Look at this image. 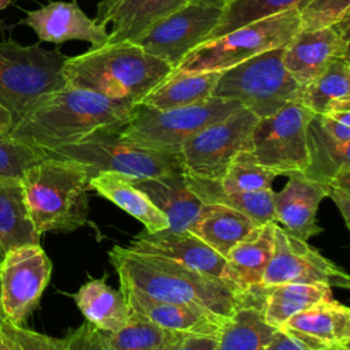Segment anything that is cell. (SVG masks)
I'll use <instances>...</instances> for the list:
<instances>
[{
    "label": "cell",
    "instance_id": "1",
    "mask_svg": "<svg viewBox=\"0 0 350 350\" xmlns=\"http://www.w3.org/2000/svg\"><path fill=\"white\" fill-rule=\"evenodd\" d=\"M108 257L119 283L152 298L187 305L221 320H228L239 305L256 294V288L245 294L175 261L135 253L126 246H113Z\"/></svg>",
    "mask_w": 350,
    "mask_h": 350
},
{
    "label": "cell",
    "instance_id": "2",
    "mask_svg": "<svg viewBox=\"0 0 350 350\" xmlns=\"http://www.w3.org/2000/svg\"><path fill=\"white\" fill-rule=\"evenodd\" d=\"M133 107L66 85L40 98L11 134L42 153L74 144L104 127H123Z\"/></svg>",
    "mask_w": 350,
    "mask_h": 350
},
{
    "label": "cell",
    "instance_id": "3",
    "mask_svg": "<svg viewBox=\"0 0 350 350\" xmlns=\"http://www.w3.org/2000/svg\"><path fill=\"white\" fill-rule=\"evenodd\" d=\"M174 72L161 59L131 41L104 44L67 57L63 75L72 88L90 90L131 107Z\"/></svg>",
    "mask_w": 350,
    "mask_h": 350
},
{
    "label": "cell",
    "instance_id": "4",
    "mask_svg": "<svg viewBox=\"0 0 350 350\" xmlns=\"http://www.w3.org/2000/svg\"><path fill=\"white\" fill-rule=\"evenodd\" d=\"M34 228L71 232L88 223L89 175L72 160L44 156L26 170L21 179Z\"/></svg>",
    "mask_w": 350,
    "mask_h": 350
},
{
    "label": "cell",
    "instance_id": "5",
    "mask_svg": "<svg viewBox=\"0 0 350 350\" xmlns=\"http://www.w3.org/2000/svg\"><path fill=\"white\" fill-rule=\"evenodd\" d=\"M66 60L59 48L0 41V104L10 111L14 126L40 98L67 85L63 75Z\"/></svg>",
    "mask_w": 350,
    "mask_h": 350
},
{
    "label": "cell",
    "instance_id": "6",
    "mask_svg": "<svg viewBox=\"0 0 350 350\" xmlns=\"http://www.w3.org/2000/svg\"><path fill=\"white\" fill-rule=\"evenodd\" d=\"M283 48L258 53L223 70L212 96L235 100L258 119L273 115L290 103H299L304 86L286 70Z\"/></svg>",
    "mask_w": 350,
    "mask_h": 350
},
{
    "label": "cell",
    "instance_id": "7",
    "mask_svg": "<svg viewBox=\"0 0 350 350\" xmlns=\"http://www.w3.org/2000/svg\"><path fill=\"white\" fill-rule=\"evenodd\" d=\"M122 127L98 129L82 139L45 152L44 156L68 159L82 164L89 179L101 171H115L133 179H148L182 171L179 153L139 148L126 139Z\"/></svg>",
    "mask_w": 350,
    "mask_h": 350
},
{
    "label": "cell",
    "instance_id": "8",
    "mask_svg": "<svg viewBox=\"0 0 350 350\" xmlns=\"http://www.w3.org/2000/svg\"><path fill=\"white\" fill-rule=\"evenodd\" d=\"M241 108L243 107L235 100L213 96L191 105L170 109H156L137 104L120 133L139 148L179 153L182 145L190 137Z\"/></svg>",
    "mask_w": 350,
    "mask_h": 350
},
{
    "label": "cell",
    "instance_id": "9",
    "mask_svg": "<svg viewBox=\"0 0 350 350\" xmlns=\"http://www.w3.org/2000/svg\"><path fill=\"white\" fill-rule=\"evenodd\" d=\"M299 29L298 10H287L258 19L197 45L174 71L204 72L227 70L258 53L286 46Z\"/></svg>",
    "mask_w": 350,
    "mask_h": 350
},
{
    "label": "cell",
    "instance_id": "10",
    "mask_svg": "<svg viewBox=\"0 0 350 350\" xmlns=\"http://www.w3.org/2000/svg\"><path fill=\"white\" fill-rule=\"evenodd\" d=\"M312 112L290 103L273 115L260 118L252 131L250 152L276 175L304 174L309 165L308 122Z\"/></svg>",
    "mask_w": 350,
    "mask_h": 350
},
{
    "label": "cell",
    "instance_id": "11",
    "mask_svg": "<svg viewBox=\"0 0 350 350\" xmlns=\"http://www.w3.org/2000/svg\"><path fill=\"white\" fill-rule=\"evenodd\" d=\"M258 118L241 108L190 137L179 150L182 172L220 180L230 161L242 150H250L252 131Z\"/></svg>",
    "mask_w": 350,
    "mask_h": 350
},
{
    "label": "cell",
    "instance_id": "12",
    "mask_svg": "<svg viewBox=\"0 0 350 350\" xmlns=\"http://www.w3.org/2000/svg\"><path fill=\"white\" fill-rule=\"evenodd\" d=\"M51 272L52 262L40 243L4 252L0 261V302L7 323L21 325L36 309Z\"/></svg>",
    "mask_w": 350,
    "mask_h": 350
},
{
    "label": "cell",
    "instance_id": "13",
    "mask_svg": "<svg viewBox=\"0 0 350 350\" xmlns=\"http://www.w3.org/2000/svg\"><path fill=\"white\" fill-rule=\"evenodd\" d=\"M221 11L223 7L189 1L153 23L131 42L175 70L185 56L212 33L219 23Z\"/></svg>",
    "mask_w": 350,
    "mask_h": 350
},
{
    "label": "cell",
    "instance_id": "14",
    "mask_svg": "<svg viewBox=\"0 0 350 350\" xmlns=\"http://www.w3.org/2000/svg\"><path fill=\"white\" fill-rule=\"evenodd\" d=\"M273 254L265 268L260 287L284 283L350 287V278L339 265L278 223L273 226Z\"/></svg>",
    "mask_w": 350,
    "mask_h": 350
},
{
    "label": "cell",
    "instance_id": "15",
    "mask_svg": "<svg viewBox=\"0 0 350 350\" xmlns=\"http://www.w3.org/2000/svg\"><path fill=\"white\" fill-rule=\"evenodd\" d=\"M126 247L135 253L168 258L189 269L221 282L237 291L245 293L228 268L226 258L189 231L179 234L144 231L134 237Z\"/></svg>",
    "mask_w": 350,
    "mask_h": 350
},
{
    "label": "cell",
    "instance_id": "16",
    "mask_svg": "<svg viewBox=\"0 0 350 350\" xmlns=\"http://www.w3.org/2000/svg\"><path fill=\"white\" fill-rule=\"evenodd\" d=\"M38 36L40 41L63 44L70 40H79L98 48L108 41L105 26L89 18L75 1H51L34 11H29L21 21Z\"/></svg>",
    "mask_w": 350,
    "mask_h": 350
},
{
    "label": "cell",
    "instance_id": "17",
    "mask_svg": "<svg viewBox=\"0 0 350 350\" xmlns=\"http://www.w3.org/2000/svg\"><path fill=\"white\" fill-rule=\"evenodd\" d=\"M336 57H349V41L332 26L299 29L283 48L282 59L288 74L302 86L316 79Z\"/></svg>",
    "mask_w": 350,
    "mask_h": 350
},
{
    "label": "cell",
    "instance_id": "18",
    "mask_svg": "<svg viewBox=\"0 0 350 350\" xmlns=\"http://www.w3.org/2000/svg\"><path fill=\"white\" fill-rule=\"evenodd\" d=\"M119 287L131 312L174 334L219 336L227 321L187 305L152 298L124 283Z\"/></svg>",
    "mask_w": 350,
    "mask_h": 350
},
{
    "label": "cell",
    "instance_id": "19",
    "mask_svg": "<svg viewBox=\"0 0 350 350\" xmlns=\"http://www.w3.org/2000/svg\"><path fill=\"white\" fill-rule=\"evenodd\" d=\"M316 350H347L350 345V310L335 299L317 302L280 328Z\"/></svg>",
    "mask_w": 350,
    "mask_h": 350
},
{
    "label": "cell",
    "instance_id": "20",
    "mask_svg": "<svg viewBox=\"0 0 350 350\" xmlns=\"http://www.w3.org/2000/svg\"><path fill=\"white\" fill-rule=\"evenodd\" d=\"M190 0H101L94 21L107 27V44L133 41L153 23L175 12Z\"/></svg>",
    "mask_w": 350,
    "mask_h": 350
},
{
    "label": "cell",
    "instance_id": "21",
    "mask_svg": "<svg viewBox=\"0 0 350 350\" xmlns=\"http://www.w3.org/2000/svg\"><path fill=\"white\" fill-rule=\"evenodd\" d=\"M325 190L304 174L288 176L280 191H273V211L276 223L294 237L308 241L323 228L316 221L319 204L325 198Z\"/></svg>",
    "mask_w": 350,
    "mask_h": 350
},
{
    "label": "cell",
    "instance_id": "22",
    "mask_svg": "<svg viewBox=\"0 0 350 350\" xmlns=\"http://www.w3.org/2000/svg\"><path fill=\"white\" fill-rule=\"evenodd\" d=\"M150 201L167 216V232H186L197 220L202 202L187 187L183 172L175 171L157 178L133 179Z\"/></svg>",
    "mask_w": 350,
    "mask_h": 350
},
{
    "label": "cell",
    "instance_id": "23",
    "mask_svg": "<svg viewBox=\"0 0 350 350\" xmlns=\"http://www.w3.org/2000/svg\"><path fill=\"white\" fill-rule=\"evenodd\" d=\"M89 189L139 220L146 232L168 228L167 216L133 183V178L115 171H101L89 179Z\"/></svg>",
    "mask_w": 350,
    "mask_h": 350
},
{
    "label": "cell",
    "instance_id": "24",
    "mask_svg": "<svg viewBox=\"0 0 350 350\" xmlns=\"http://www.w3.org/2000/svg\"><path fill=\"white\" fill-rule=\"evenodd\" d=\"M268 221L256 226L245 238L235 243L224 257L228 268L245 293L260 287L265 268L273 254V226Z\"/></svg>",
    "mask_w": 350,
    "mask_h": 350
},
{
    "label": "cell",
    "instance_id": "25",
    "mask_svg": "<svg viewBox=\"0 0 350 350\" xmlns=\"http://www.w3.org/2000/svg\"><path fill=\"white\" fill-rule=\"evenodd\" d=\"M261 304L262 291L257 287L256 294L239 305L224 323L216 350H264L271 343L278 329L265 323Z\"/></svg>",
    "mask_w": 350,
    "mask_h": 350
},
{
    "label": "cell",
    "instance_id": "26",
    "mask_svg": "<svg viewBox=\"0 0 350 350\" xmlns=\"http://www.w3.org/2000/svg\"><path fill=\"white\" fill-rule=\"evenodd\" d=\"M256 226L258 224L242 212L217 204H202L189 232L226 257L230 249Z\"/></svg>",
    "mask_w": 350,
    "mask_h": 350
},
{
    "label": "cell",
    "instance_id": "27",
    "mask_svg": "<svg viewBox=\"0 0 350 350\" xmlns=\"http://www.w3.org/2000/svg\"><path fill=\"white\" fill-rule=\"evenodd\" d=\"M185 182L202 204H217L252 217L257 224L276 221L273 211V190L241 193L226 190L219 180L205 179L183 172Z\"/></svg>",
    "mask_w": 350,
    "mask_h": 350
},
{
    "label": "cell",
    "instance_id": "28",
    "mask_svg": "<svg viewBox=\"0 0 350 350\" xmlns=\"http://www.w3.org/2000/svg\"><path fill=\"white\" fill-rule=\"evenodd\" d=\"M262 317L267 324L279 329L290 317L321 301L334 299L327 284L284 283L261 287Z\"/></svg>",
    "mask_w": 350,
    "mask_h": 350
},
{
    "label": "cell",
    "instance_id": "29",
    "mask_svg": "<svg viewBox=\"0 0 350 350\" xmlns=\"http://www.w3.org/2000/svg\"><path fill=\"white\" fill-rule=\"evenodd\" d=\"M85 319L104 332H115L129 319L130 309L120 291L107 284L105 278L90 279L74 295Z\"/></svg>",
    "mask_w": 350,
    "mask_h": 350
},
{
    "label": "cell",
    "instance_id": "30",
    "mask_svg": "<svg viewBox=\"0 0 350 350\" xmlns=\"http://www.w3.org/2000/svg\"><path fill=\"white\" fill-rule=\"evenodd\" d=\"M299 103L316 115L350 109L349 57L334 59L316 79L304 86Z\"/></svg>",
    "mask_w": 350,
    "mask_h": 350
},
{
    "label": "cell",
    "instance_id": "31",
    "mask_svg": "<svg viewBox=\"0 0 350 350\" xmlns=\"http://www.w3.org/2000/svg\"><path fill=\"white\" fill-rule=\"evenodd\" d=\"M40 234L30 219L21 180L0 178V247L38 245Z\"/></svg>",
    "mask_w": 350,
    "mask_h": 350
},
{
    "label": "cell",
    "instance_id": "32",
    "mask_svg": "<svg viewBox=\"0 0 350 350\" xmlns=\"http://www.w3.org/2000/svg\"><path fill=\"white\" fill-rule=\"evenodd\" d=\"M306 133L309 165L304 172L305 176L325 185L336 176L350 172V144H342L334 139L323 129L319 115H310Z\"/></svg>",
    "mask_w": 350,
    "mask_h": 350
},
{
    "label": "cell",
    "instance_id": "33",
    "mask_svg": "<svg viewBox=\"0 0 350 350\" xmlns=\"http://www.w3.org/2000/svg\"><path fill=\"white\" fill-rule=\"evenodd\" d=\"M220 72L221 71H174L159 86H156L139 104L156 109H170L204 101L212 96Z\"/></svg>",
    "mask_w": 350,
    "mask_h": 350
},
{
    "label": "cell",
    "instance_id": "34",
    "mask_svg": "<svg viewBox=\"0 0 350 350\" xmlns=\"http://www.w3.org/2000/svg\"><path fill=\"white\" fill-rule=\"evenodd\" d=\"M309 1L310 0H228L223 7L219 23L205 41L287 10L301 11Z\"/></svg>",
    "mask_w": 350,
    "mask_h": 350
},
{
    "label": "cell",
    "instance_id": "35",
    "mask_svg": "<svg viewBox=\"0 0 350 350\" xmlns=\"http://www.w3.org/2000/svg\"><path fill=\"white\" fill-rule=\"evenodd\" d=\"M179 336L182 335L170 332L131 310L123 327L115 332H107L108 342L116 350H156L175 342Z\"/></svg>",
    "mask_w": 350,
    "mask_h": 350
},
{
    "label": "cell",
    "instance_id": "36",
    "mask_svg": "<svg viewBox=\"0 0 350 350\" xmlns=\"http://www.w3.org/2000/svg\"><path fill=\"white\" fill-rule=\"evenodd\" d=\"M276 176L273 171L261 165L250 150H242L230 161L219 182L226 190L252 193L272 189Z\"/></svg>",
    "mask_w": 350,
    "mask_h": 350
},
{
    "label": "cell",
    "instance_id": "37",
    "mask_svg": "<svg viewBox=\"0 0 350 350\" xmlns=\"http://www.w3.org/2000/svg\"><path fill=\"white\" fill-rule=\"evenodd\" d=\"M41 159V150L16 139L10 131L0 133V178L21 180L26 170Z\"/></svg>",
    "mask_w": 350,
    "mask_h": 350
},
{
    "label": "cell",
    "instance_id": "38",
    "mask_svg": "<svg viewBox=\"0 0 350 350\" xmlns=\"http://www.w3.org/2000/svg\"><path fill=\"white\" fill-rule=\"evenodd\" d=\"M350 12V0H310L299 11V26L305 30L329 27Z\"/></svg>",
    "mask_w": 350,
    "mask_h": 350
},
{
    "label": "cell",
    "instance_id": "39",
    "mask_svg": "<svg viewBox=\"0 0 350 350\" xmlns=\"http://www.w3.org/2000/svg\"><path fill=\"white\" fill-rule=\"evenodd\" d=\"M1 325L16 340L21 350H70L64 338H52L7 321Z\"/></svg>",
    "mask_w": 350,
    "mask_h": 350
},
{
    "label": "cell",
    "instance_id": "40",
    "mask_svg": "<svg viewBox=\"0 0 350 350\" xmlns=\"http://www.w3.org/2000/svg\"><path fill=\"white\" fill-rule=\"evenodd\" d=\"M70 350H116L107 339V332L85 320L64 336Z\"/></svg>",
    "mask_w": 350,
    "mask_h": 350
},
{
    "label": "cell",
    "instance_id": "41",
    "mask_svg": "<svg viewBox=\"0 0 350 350\" xmlns=\"http://www.w3.org/2000/svg\"><path fill=\"white\" fill-rule=\"evenodd\" d=\"M323 186L325 190V196L329 197L336 204L345 220V224L349 228L350 227V172H345Z\"/></svg>",
    "mask_w": 350,
    "mask_h": 350
},
{
    "label": "cell",
    "instance_id": "42",
    "mask_svg": "<svg viewBox=\"0 0 350 350\" xmlns=\"http://www.w3.org/2000/svg\"><path fill=\"white\" fill-rule=\"evenodd\" d=\"M323 129L336 141L350 144V109L319 115Z\"/></svg>",
    "mask_w": 350,
    "mask_h": 350
},
{
    "label": "cell",
    "instance_id": "43",
    "mask_svg": "<svg viewBox=\"0 0 350 350\" xmlns=\"http://www.w3.org/2000/svg\"><path fill=\"white\" fill-rule=\"evenodd\" d=\"M217 336L212 335H182L170 350H216Z\"/></svg>",
    "mask_w": 350,
    "mask_h": 350
},
{
    "label": "cell",
    "instance_id": "44",
    "mask_svg": "<svg viewBox=\"0 0 350 350\" xmlns=\"http://www.w3.org/2000/svg\"><path fill=\"white\" fill-rule=\"evenodd\" d=\"M264 350H316V349L309 347L297 336L278 329L273 339Z\"/></svg>",
    "mask_w": 350,
    "mask_h": 350
},
{
    "label": "cell",
    "instance_id": "45",
    "mask_svg": "<svg viewBox=\"0 0 350 350\" xmlns=\"http://www.w3.org/2000/svg\"><path fill=\"white\" fill-rule=\"evenodd\" d=\"M0 350H21L16 340L0 325Z\"/></svg>",
    "mask_w": 350,
    "mask_h": 350
},
{
    "label": "cell",
    "instance_id": "46",
    "mask_svg": "<svg viewBox=\"0 0 350 350\" xmlns=\"http://www.w3.org/2000/svg\"><path fill=\"white\" fill-rule=\"evenodd\" d=\"M14 123H12V116L10 111L0 104V133L3 131H11Z\"/></svg>",
    "mask_w": 350,
    "mask_h": 350
},
{
    "label": "cell",
    "instance_id": "47",
    "mask_svg": "<svg viewBox=\"0 0 350 350\" xmlns=\"http://www.w3.org/2000/svg\"><path fill=\"white\" fill-rule=\"evenodd\" d=\"M191 3H201V4H209V5H217V7H224V4L228 0H190Z\"/></svg>",
    "mask_w": 350,
    "mask_h": 350
},
{
    "label": "cell",
    "instance_id": "48",
    "mask_svg": "<svg viewBox=\"0 0 350 350\" xmlns=\"http://www.w3.org/2000/svg\"><path fill=\"white\" fill-rule=\"evenodd\" d=\"M12 3V0H0V11L4 10L7 5H10Z\"/></svg>",
    "mask_w": 350,
    "mask_h": 350
},
{
    "label": "cell",
    "instance_id": "49",
    "mask_svg": "<svg viewBox=\"0 0 350 350\" xmlns=\"http://www.w3.org/2000/svg\"><path fill=\"white\" fill-rule=\"evenodd\" d=\"M174 343V342H172ZM172 343H167V345H163V346H160L159 349H156V350H170V347H171V345Z\"/></svg>",
    "mask_w": 350,
    "mask_h": 350
},
{
    "label": "cell",
    "instance_id": "50",
    "mask_svg": "<svg viewBox=\"0 0 350 350\" xmlns=\"http://www.w3.org/2000/svg\"><path fill=\"white\" fill-rule=\"evenodd\" d=\"M4 314H3V309H1V302H0V325L4 323Z\"/></svg>",
    "mask_w": 350,
    "mask_h": 350
},
{
    "label": "cell",
    "instance_id": "51",
    "mask_svg": "<svg viewBox=\"0 0 350 350\" xmlns=\"http://www.w3.org/2000/svg\"><path fill=\"white\" fill-rule=\"evenodd\" d=\"M3 256H4V252H3V249L0 247V261L3 260Z\"/></svg>",
    "mask_w": 350,
    "mask_h": 350
}]
</instances>
